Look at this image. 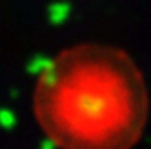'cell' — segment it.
I'll return each mask as SVG.
<instances>
[{
  "instance_id": "cell-1",
  "label": "cell",
  "mask_w": 151,
  "mask_h": 149,
  "mask_svg": "<svg viewBox=\"0 0 151 149\" xmlns=\"http://www.w3.org/2000/svg\"><path fill=\"white\" fill-rule=\"evenodd\" d=\"M34 102L42 128L63 149H129L147 113L135 65L101 45L58 56L38 81Z\"/></svg>"
}]
</instances>
